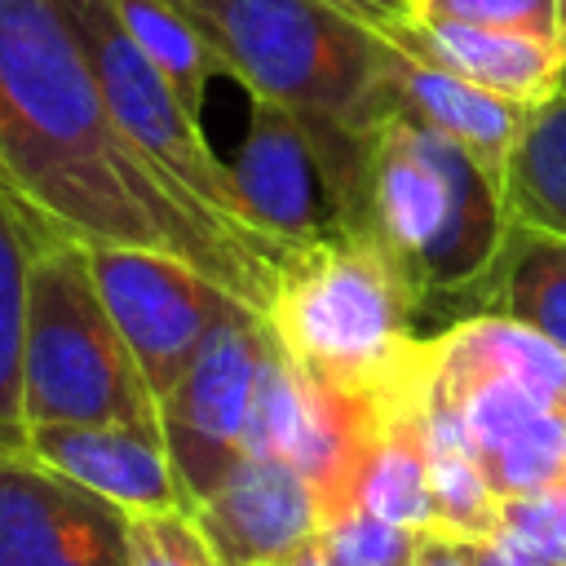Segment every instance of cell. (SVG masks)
<instances>
[{
  "mask_svg": "<svg viewBox=\"0 0 566 566\" xmlns=\"http://www.w3.org/2000/svg\"><path fill=\"white\" fill-rule=\"evenodd\" d=\"M22 420L159 433V398L93 283L88 248L66 234L40 243L27 274Z\"/></svg>",
  "mask_w": 566,
  "mask_h": 566,
  "instance_id": "cell-5",
  "label": "cell"
},
{
  "mask_svg": "<svg viewBox=\"0 0 566 566\" xmlns=\"http://www.w3.org/2000/svg\"><path fill=\"white\" fill-rule=\"evenodd\" d=\"M332 4H340V9H349L358 22H367L371 31H380L385 22H394V18H402V13H411V0H332Z\"/></svg>",
  "mask_w": 566,
  "mask_h": 566,
  "instance_id": "cell-28",
  "label": "cell"
},
{
  "mask_svg": "<svg viewBox=\"0 0 566 566\" xmlns=\"http://www.w3.org/2000/svg\"><path fill=\"white\" fill-rule=\"evenodd\" d=\"M500 526L517 535L526 548H535L544 562L566 566V491L557 482L531 495H504Z\"/></svg>",
  "mask_w": 566,
  "mask_h": 566,
  "instance_id": "cell-25",
  "label": "cell"
},
{
  "mask_svg": "<svg viewBox=\"0 0 566 566\" xmlns=\"http://www.w3.org/2000/svg\"><path fill=\"white\" fill-rule=\"evenodd\" d=\"M433 389H438V385H433ZM438 394H442V389H438ZM447 398L455 402V411H460V420H464V433H469L478 460L491 455L500 442H509L517 429H526L535 416L562 411V407H548L544 398H535L531 389H522V385H513V380H473V385H464L460 394H447Z\"/></svg>",
  "mask_w": 566,
  "mask_h": 566,
  "instance_id": "cell-22",
  "label": "cell"
},
{
  "mask_svg": "<svg viewBox=\"0 0 566 566\" xmlns=\"http://www.w3.org/2000/svg\"><path fill=\"white\" fill-rule=\"evenodd\" d=\"M230 177H234L248 221L265 239L283 243L287 252H296L340 226L336 212H323L327 181H323L310 133L279 102L252 97L248 133L230 159Z\"/></svg>",
  "mask_w": 566,
  "mask_h": 566,
  "instance_id": "cell-10",
  "label": "cell"
},
{
  "mask_svg": "<svg viewBox=\"0 0 566 566\" xmlns=\"http://www.w3.org/2000/svg\"><path fill=\"white\" fill-rule=\"evenodd\" d=\"M411 566H473V557H469V544H464V539L424 531V539H420Z\"/></svg>",
  "mask_w": 566,
  "mask_h": 566,
  "instance_id": "cell-27",
  "label": "cell"
},
{
  "mask_svg": "<svg viewBox=\"0 0 566 566\" xmlns=\"http://www.w3.org/2000/svg\"><path fill=\"white\" fill-rule=\"evenodd\" d=\"M557 486H562V491H566V464H562V478H557Z\"/></svg>",
  "mask_w": 566,
  "mask_h": 566,
  "instance_id": "cell-30",
  "label": "cell"
},
{
  "mask_svg": "<svg viewBox=\"0 0 566 566\" xmlns=\"http://www.w3.org/2000/svg\"><path fill=\"white\" fill-rule=\"evenodd\" d=\"M562 464H566V411L535 416L526 429H517L491 455H482L486 482L500 500L553 486L562 478Z\"/></svg>",
  "mask_w": 566,
  "mask_h": 566,
  "instance_id": "cell-20",
  "label": "cell"
},
{
  "mask_svg": "<svg viewBox=\"0 0 566 566\" xmlns=\"http://www.w3.org/2000/svg\"><path fill=\"white\" fill-rule=\"evenodd\" d=\"M389 97L402 115H411L416 124L455 142L500 186L504 159H509L513 137H517L522 115H526L522 102H509L491 88H478V84H469L442 66H429V62H420L394 44H389Z\"/></svg>",
  "mask_w": 566,
  "mask_h": 566,
  "instance_id": "cell-14",
  "label": "cell"
},
{
  "mask_svg": "<svg viewBox=\"0 0 566 566\" xmlns=\"http://www.w3.org/2000/svg\"><path fill=\"white\" fill-rule=\"evenodd\" d=\"M248 97L287 106L318 155L327 199L345 203L363 137L394 111L389 44L332 0H181Z\"/></svg>",
  "mask_w": 566,
  "mask_h": 566,
  "instance_id": "cell-2",
  "label": "cell"
},
{
  "mask_svg": "<svg viewBox=\"0 0 566 566\" xmlns=\"http://www.w3.org/2000/svg\"><path fill=\"white\" fill-rule=\"evenodd\" d=\"M500 199L509 221L566 239V75L553 93L526 106L504 159Z\"/></svg>",
  "mask_w": 566,
  "mask_h": 566,
  "instance_id": "cell-18",
  "label": "cell"
},
{
  "mask_svg": "<svg viewBox=\"0 0 566 566\" xmlns=\"http://www.w3.org/2000/svg\"><path fill=\"white\" fill-rule=\"evenodd\" d=\"M195 522L221 566H283L314 544L323 504L287 460L243 455L195 504Z\"/></svg>",
  "mask_w": 566,
  "mask_h": 566,
  "instance_id": "cell-11",
  "label": "cell"
},
{
  "mask_svg": "<svg viewBox=\"0 0 566 566\" xmlns=\"http://www.w3.org/2000/svg\"><path fill=\"white\" fill-rule=\"evenodd\" d=\"M429 380L460 394L473 380H513L566 411V354L504 314H464L429 336Z\"/></svg>",
  "mask_w": 566,
  "mask_h": 566,
  "instance_id": "cell-15",
  "label": "cell"
},
{
  "mask_svg": "<svg viewBox=\"0 0 566 566\" xmlns=\"http://www.w3.org/2000/svg\"><path fill=\"white\" fill-rule=\"evenodd\" d=\"M111 4L119 13L124 31L133 35V44L155 62V71L186 102V111L203 124L208 84L230 71H226L221 53L208 44V35L199 31V22L190 18V9L181 0H111Z\"/></svg>",
  "mask_w": 566,
  "mask_h": 566,
  "instance_id": "cell-19",
  "label": "cell"
},
{
  "mask_svg": "<svg viewBox=\"0 0 566 566\" xmlns=\"http://www.w3.org/2000/svg\"><path fill=\"white\" fill-rule=\"evenodd\" d=\"M469 314H504L566 354V239L509 221L495 261L460 296Z\"/></svg>",
  "mask_w": 566,
  "mask_h": 566,
  "instance_id": "cell-16",
  "label": "cell"
},
{
  "mask_svg": "<svg viewBox=\"0 0 566 566\" xmlns=\"http://www.w3.org/2000/svg\"><path fill=\"white\" fill-rule=\"evenodd\" d=\"M420 539L424 531L385 522L363 509H340L318 526L314 553L323 566H411Z\"/></svg>",
  "mask_w": 566,
  "mask_h": 566,
  "instance_id": "cell-21",
  "label": "cell"
},
{
  "mask_svg": "<svg viewBox=\"0 0 566 566\" xmlns=\"http://www.w3.org/2000/svg\"><path fill=\"white\" fill-rule=\"evenodd\" d=\"M416 13H438L473 27L517 31L566 53V0H416Z\"/></svg>",
  "mask_w": 566,
  "mask_h": 566,
  "instance_id": "cell-23",
  "label": "cell"
},
{
  "mask_svg": "<svg viewBox=\"0 0 566 566\" xmlns=\"http://www.w3.org/2000/svg\"><path fill=\"white\" fill-rule=\"evenodd\" d=\"M416 310L402 265L371 234L336 226L283 261L265 323L305 376L354 398H385L424 358Z\"/></svg>",
  "mask_w": 566,
  "mask_h": 566,
  "instance_id": "cell-4",
  "label": "cell"
},
{
  "mask_svg": "<svg viewBox=\"0 0 566 566\" xmlns=\"http://www.w3.org/2000/svg\"><path fill=\"white\" fill-rule=\"evenodd\" d=\"M128 566H221L195 513H128Z\"/></svg>",
  "mask_w": 566,
  "mask_h": 566,
  "instance_id": "cell-24",
  "label": "cell"
},
{
  "mask_svg": "<svg viewBox=\"0 0 566 566\" xmlns=\"http://www.w3.org/2000/svg\"><path fill=\"white\" fill-rule=\"evenodd\" d=\"M0 566H128V513L31 451H0Z\"/></svg>",
  "mask_w": 566,
  "mask_h": 566,
  "instance_id": "cell-9",
  "label": "cell"
},
{
  "mask_svg": "<svg viewBox=\"0 0 566 566\" xmlns=\"http://www.w3.org/2000/svg\"><path fill=\"white\" fill-rule=\"evenodd\" d=\"M57 239L0 168V451H27L22 420V332H27V274L40 243Z\"/></svg>",
  "mask_w": 566,
  "mask_h": 566,
  "instance_id": "cell-17",
  "label": "cell"
},
{
  "mask_svg": "<svg viewBox=\"0 0 566 566\" xmlns=\"http://www.w3.org/2000/svg\"><path fill=\"white\" fill-rule=\"evenodd\" d=\"M411 4H416V0H411Z\"/></svg>",
  "mask_w": 566,
  "mask_h": 566,
  "instance_id": "cell-31",
  "label": "cell"
},
{
  "mask_svg": "<svg viewBox=\"0 0 566 566\" xmlns=\"http://www.w3.org/2000/svg\"><path fill=\"white\" fill-rule=\"evenodd\" d=\"M27 451L40 464L57 469L62 478L80 482L84 491L102 495L119 513H164V509L195 513V500L164 447V433H155V429L31 424Z\"/></svg>",
  "mask_w": 566,
  "mask_h": 566,
  "instance_id": "cell-12",
  "label": "cell"
},
{
  "mask_svg": "<svg viewBox=\"0 0 566 566\" xmlns=\"http://www.w3.org/2000/svg\"><path fill=\"white\" fill-rule=\"evenodd\" d=\"M71 31L84 44V57L93 66V80L115 115V124L128 133V142L142 150V159L159 172V181L190 208V217L226 243L239 261H248L265 283L279 287L283 261L292 256L283 243L265 239L234 190L230 164L212 150L203 137V124L186 111L177 88L155 71V62L133 44L111 0H57Z\"/></svg>",
  "mask_w": 566,
  "mask_h": 566,
  "instance_id": "cell-6",
  "label": "cell"
},
{
  "mask_svg": "<svg viewBox=\"0 0 566 566\" xmlns=\"http://www.w3.org/2000/svg\"><path fill=\"white\" fill-rule=\"evenodd\" d=\"M345 230L371 234L407 274L416 301H460L509 230L500 186L442 133L398 106L363 137Z\"/></svg>",
  "mask_w": 566,
  "mask_h": 566,
  "instance_id": "cell-3",
  "label": "cell"
},
{
  "mask_svg": "<svg viewBox=\"0 0 566 566\" xmlns=\"http://www.w3.org/2000/svg\"><path fill=\"white\" fill-rule=\"evenodd\" d=\"M464 544H469L473 566H553L535 548H526L517 535H509L504 526L491 531V535H482V539H464Z\"/></svg>",
  "mask_w": 566,
  "mask_h": 566,
  "instance_id": "cell-26",
  "label": "cell"
},
{
  "mask_svg": "<svg viewBox=\"0 0 566 566\" xmlns=\"http://www.w3.org/2000/svg\"><path fill=\"white\" fill-rule=\"evenodd\" d=\"M84 248H88L93 283L119 336L128 340L150 394L164 398L181 380L208 332L221 318H230L243 301H234L208 274H199L195 265L168 252L111 248V243H84Z\"/></svg>",
  "mask_w": 566,
  "mask_h": 566,
  "instance_id": "cell-8",
  "label": "cell"
},
{
  "mask_svg": "<svg viewBox=\"0 0 566 566\" xmlns=\"http://www.w3.org/2000/svg\"><path fill=\"white\" fill-rule=\"evenodd\" d=\"M283 566H323V562H318V553H314V544H310V548H301L296 557H287Z\"/></svg>",
  "mask_w": 566,
  "mask_h": 566,
  "instance_id": "cell-29",
  "label": "cell"
},
{
  "mask_svg": "<svg viewBox=\"0 0 566 566\" xmlns=\"http://www.w3.org/2000/svg\"><path fill=\"white\" fill-rule=\"evenodd\" d=\"M0 168L49 230L168 252L270 310L274 283L217 243L115 124L57 0H0Z\"/></svg>",
  "mask_w": 566,
  "mask_h": 566,
  "instance_id": "cell-1",
  "label": "cell"
},
{
  "mask_svg": "<svg viewBox=\"0 0 566 566\" xmlns=\"http://www.w3.org/2000/svg\"><path fill=\"white\" fill-rule=\"evenodd\" d=\"M380 35L394 49H402L429 66H442L478 88H491L509 102H522V106L553 93L566 75V53H557L553 44H544L535 35L473 27V22H455V18H438V13L411 9L394 22H385Z\"/></svg>",
  "mask_w": 566,
  "mask_h": 566,
  "instance_id": "cell-13",
  "label": "cell"
},
{
  "mask_svg": "<svg viewBox=\"0 0 566 566\" xmlns=\"http://www.w3.org/2000/svg\"><path fill=\"white\" fill-rule=\"evenodd\" d=\"M270 345L274 336L265 314L239 305L208 332L181 380L159 398V433L195 504L243 460L252 398Z\"/></svg>",
  "mask_w": 566,
  "mask_h": 566,
  "instance_id": "cell-7",
  "label": "cell"
}]
</instances>
